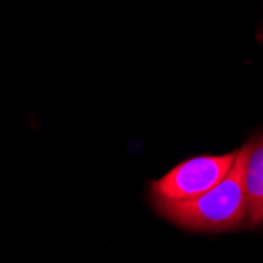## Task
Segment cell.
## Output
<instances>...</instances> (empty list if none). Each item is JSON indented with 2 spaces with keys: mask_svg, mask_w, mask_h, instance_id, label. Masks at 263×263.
<instances>
[{
  "mask_svg": "<svg viewBox=\"0 0 263 263\" xmlns=\"http://www.w3.org/2000/svg\"><path fill=\"white\" fill-rule=\"evenodd\" d=\"M246 156L248 143L238 150L232 169L224 180L205 194L183 202L156 199V208L167 219L191 230L219 232L238 227L248 218L245 191Z\"/></svg>",
  "mask_w": 263,
  "mask_h": 263,
  "instance_id": "cell-1",
  "label": "cell"
},
{
  "mask_svg": "<svg viewBox=\"0 0 263 263\" xmlns=\"http://www.w3.org/2000/svg\"><path fill=\"white\" fill-rule=\"evenodd\" d=\"M236 153L199 156L175 165L171 172L152 184L155 199L183 202L205 194L230 172Z\"/></svg>",
  "mask_w": 263,
  "mask_h": 263,
  "instance_id": "cell-2",
  "label": "cell"
},
{
  "mask_svg": "<svg viewBox=\"0 0 263 263\" xmlns=\"http://www.w3.org/2000/svg\"><path fill=\"white\" fill-rule=\"evenodd\" d=\"M245 191L248 221L252 227L263 224V134L248 143L245 164Z\"/></svg>",
  "mask_w": 263,
  "mask_h": 263,
  "instance_id": "cell-3",
  "label": "cell"
},
{
  "mask_svg": "<svg viewBox=\"0 0 263 263\" xmlns=\"http://www.w3.org/2000/svg\"><path fill=\"white\" fill-rule=\"evenodd\" d=\"M261 40H263V29H261Z\"/></svg>",
  "mask_w": 263,
  "mask_h": 263,
  "instance_id": "cell-4",
  "label": "cell"
}]
</instances>
